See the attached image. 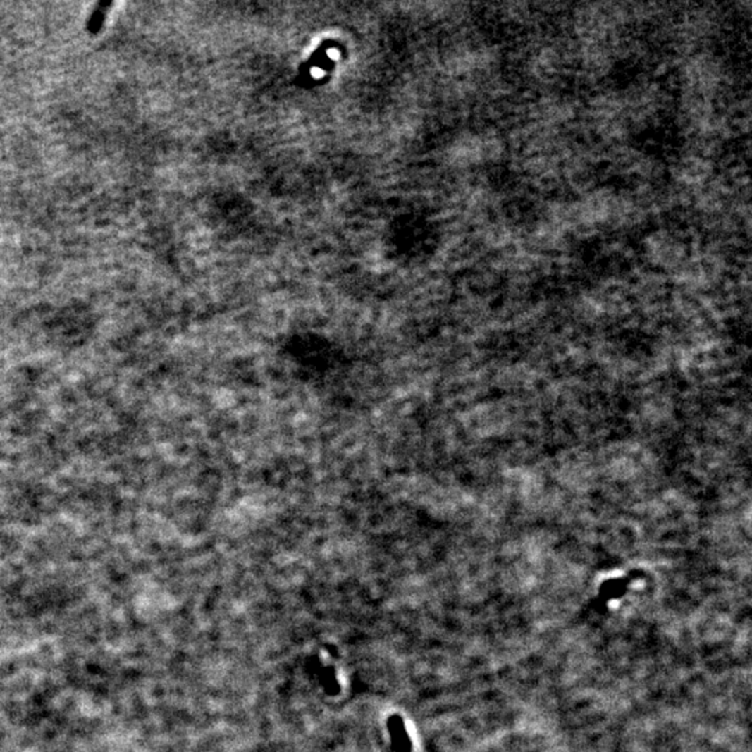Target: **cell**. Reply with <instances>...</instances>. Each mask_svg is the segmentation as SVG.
Instances as JSON below:
<instances>
[{
    "instance_id": "1",
    "label": "cell",
    "mask_w": 752,
    "mask_h": 752,
    "mask_svg": "<svg viewBox=\"0 0 752 752\" xmlns=\"http://www.w3.org/2000/svg\"><path fill=\"white\" fill-rule=\"evenodd\" d=\"M641 257L653 261H683L693 255L694 248L687 234L672 226L653 228L641 240Z\"/></svg>"
},
{
    "instance_id": "2",
    "label": "cell",
    "mask_w": 752,
    "mask_h": 752,
    "mask_svg": "<svg viewBox=\"0 0 752 752\" xmlns=\"http://www.w3.org/2000/svg\"><path fill=\"white\" fill-rule=\"evenodd\" d=\"M113 1L112 0H101L97 3V6L94 7L90 18H88V24H87V31L91 37H97L101 30L104 28L105 25V20H106V16L111 10V7H113Z\"/></svg>"
}]
</instances>
